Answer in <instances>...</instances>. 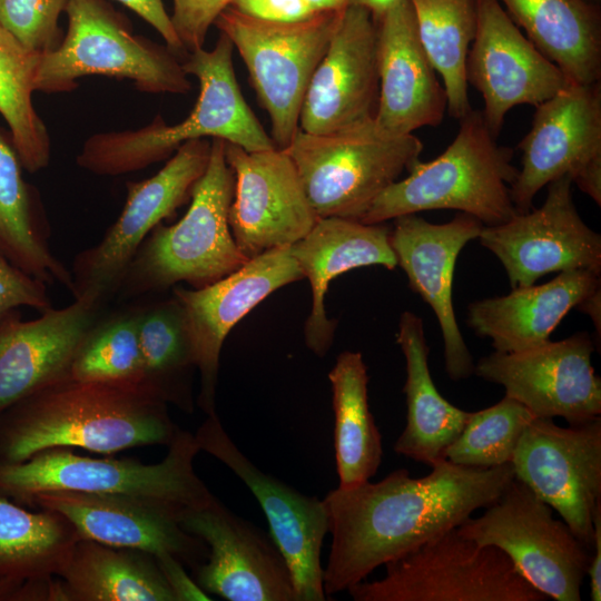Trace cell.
<instances>
[{
	"instance_id": "obj_1",
	"label": "cell",
	"mask_w": 601,
	"mask_h": 601,
	"mask_svg": "<svg viewBox=\"0 0 601 601\" xmlns=\"http://www.w3.org/2000/svg\"><path fill=\"white\" fill-rule=\"evenodd\" d=\"M431 469L423 477L398 469L378 482L337 486L325 495L332 535L323 569L326 597L347 591L376 568L457 528L515 477L512 463L473 467L441 460Z\"/></svg>"
},
{
	"instance_id": "obj_2",
	"label": "cell",
	"mask_w": 601,
	"mask_h": 601,
	"mask_svg": "<svg viewBox=\"0 0 601 601\" xmlns=\"http://www.w3.org/2000/svg\"><path fill=\"white\" fill-rule=\"evenodd\" d=\"M167 403L144 381L55 383L0 414V464L55 447L111 454L169 445L178 426Z\"/></svg>"
},
{
	"instance_id": "obj_3",
	"label": "cell",
	"mask_w": 601,
	"mask_h": 601,
	"mask_svg": "<svg viewBox=\"0 0 601 601\" xmlns=\"http://www.w3.org/2000/svg\"><path fill=\"white\" fill-rule=\"evenodd\" d=\"M234 46L220 32L211 50L187 53L183 68L199 81V95L181 122L167 125L158 115L137 130L91 136L77 157L81 168L101 176L142 169L167 158L188 140L219 138L247 151L276 147L245 101L233 65Z\"/></svg>"
},
{
	"instance_id": "obj_4",
	"label": "cell",
	"mask_w": 601,
	"mask_h": 601,
	"mask_svg": "<svg viewBox=\"0 0 601 601\" xmlns=\"http://www.w3.org/2000/svg\"><path fill=\"white\" fill-rule=\"evenodd\" d=\"M512 158L513 150L497 142L482 111L471 109L447 148L433 160H417L407 177L376 197L359 221L380 224L437 209L469 214L484 226L508 221L518 214L510 194L519 171Z\"/></svg>"
},
{
	"instance_id": "obj_5",
	"label": "cell",
	"mask_w": 601,
	"mask_h": 601,
	"mask_svg": "<svg viewBox=\"0 0 601 601\" xmlns=\"http://www.w3.org/2000/svg\"><path fill=\"white\" fill-rule=\"evenodd\" d=\"M199 451L195 434L180 427L165 459L155 464L130 459H92L67 447L49 449L24 462L0 464V493L26 504L42 492L72 491L197 508L214 496L194 469Z\"/></svg>"
},
{
	"instance_id": "obj_6",
	"label": "cell",
	"mask_w": 601,
	"mask_h": 601,
	"mask_svg": "<svg viewBox=\"0 0 601 601\" xmlns=\"http://www.w3.org/2000/svg\"><path fill=\"white\" fill-rule=\"evenodd\" d=\"M234 188L225 140L213 138L207 168L193 187L188 210L173 226L157 225L130 263L124 278L134 292L164 289L179 282L200 288L248 260L228 223Z\"/></svg>"
},
{
	"instance_id": "obj_7",
	"label": "cell",
	"mask_w": 601,
	"mask_h": 601,
	"mask_svg": "<svg viewBox=\"0 0 601 601\" xmlns=\"http://www.w3.org/2000/svg\"><path fill=\"white\" fill-rule=\"evenodd\" d=\"M422 150L415 135L387 134L374 118L326 134L299 129L286 148L317 216L355 220Z\"/></svg>"
},
{
	"instance_id": "obj_8",
	"label": "cell",
	"mask_w": 601,
	"mask_h": 601,
	"mask_svg": "<svg viewBox=\"0 0 601 601\" xmlns=\"http://www.w3.org/2000/svg\"><path fill=\"white\" fill-rule=\"evenodd\" d=\"M68 30L52 50L40 53L35 91L65 92L77 79L101 75L130 79L149 93H187L191 83L183 60L167 46L136 36L102 0H67Z\"/></svg>"
},
{
	"instance_id": "obj_9",
	"label": "cell",
	"mask_w": 601,
	"mask_h": 601,
	"mask_svg": "<svg viewBox=\"0 0 601 601\" xmlns=\"http://www.w3.org/2000/svg\"><path fill=\"white\" fill-rule=\"evenodd\" d=\"M385 575L347 591L354 601H545L493 545H479L457 528L384 564Z\"/></svg>"
},
{
	"instance_id": "obj_10",
	"label": "cell",
	"mask_w": 601,
	"mask_h": 601,
	"mask_svg": "<svg viewBox=\"0 0 601 601\" xmlns=\"http://www.w3.org/2000/svg\"><path fill=\"white\" fill-rule=\"evenodd\" d=\"M343 10L319 11L296 22H272L227 7L214 23L245 62L259 104L269 115L270 138L277 148L286 149L299 130L307 87Z\"/></svg>"
},
{
	"instance_id": "obj_11",
	"label": "cell",
	"mask_w": 601,
	"mask_h": 601,
	"mask_svg": "<svg viewBox=\"0 0 601 601\" xmlns=\"http://www.w3.org/2000/svg\"><path fill=\"white\" fill-rule=\"evenodd\" d=\"M552 510L514 477L480 518H467L457 531L502 550L548 599L580 601L592 552Z\"/></svg>"
},
{
	"instance_id": "obj_12",
	"label": "cell",
	"mask_w": 601,
	"mask_h": 601,
	"mask_svg": "<svg viewBox=\"0 0 601 601\" xmlns=\"http://www.w3.org/2000/svg\"><path fill=\"white\" fill-rule=\"evenodd\" d=\"M522 167L510 187L518 213L532 208L536 194L570 176L601 205V83H569L535 106L529 132L519 144Z\"/></svg>"
},
{
	"instance_id": "obj_13",
	"label": "cell",
	"mask_w": 601,
	"mask_h": 601,
	"mask_svg": "<svg viewBox=\"0 0 601 601\" xmlns=\"http://www.w3.org/2000/svg\"><path fill=\"white\" fill-rule=\"evenodd\" d=\"M512 465L515 479L555 510L593 552V515L601 506V416L568 427L533 417Z\"/></svg>"
},
{
	"instance_id": "obj_14",
	"label": "cell",
	"mask_w": 601,
	"mask_h": 601,
	"mask_svg": "<svg viewBox=\"0 0 601 601\" xmlns=\"http://www.w3.org/2000/svg\"><path fill=\"white\" fill-rule=\"evenodd\" d=\"M210 147L206 138L188 140L155 176L127 184V200L118 219L100 243L75 259V298L90 295L100 300L124 279L147 234L190 198L207 168Z\"/></svg>"
},
{
	"instance_id": "obj_15",
	"label": "cell",
	"mask_w": 601,
	"mask_h": 601,
	"mask_svg": "<svg viewBox=\"0 0 601 601\" xmlns=\"http://www.w3.org/2000/svg\"><path fill=\"white\" fill-rule=\"evenodd\" d=\"M195 437L200 451L231 470L258 501L289 568L297 601L326 600L321 553L328 518L323 500L259 470L233 442L216 413L207 415Z\"/></svg>"
},
{
	"instance_id": "obj_16",
	"label": "cell",
	"mask_w": 601,
	"mask_h": 601,
	"mask_svg": "<svg viewBox=\"0 0 601 601\" xmlns=\"http://www.w3.org/2000/svg\"><path fill=\"white\" fill-rule=\"evenodd\" d=\"M180 525L208 549L193 572L209 595L227 601H297L287 562L270 534L235 514L215 495L184 509Z\"/></svg>"
},
{
	"instance_id": "obj_17",
	"label": "cell",
	"mask_w": 601,
	"mask_h": 601,
	"mask_svg": "<svg viewBox=\"0 0 601 601\" xmlns=\"http://www.w3.org/2000/svg\"><path fill=\"white\" fill-rule=\"evenodd\" d=\"M572 185L570 176H562L546 185V198L539 208L483 226L480 244L501 262L512 288L533 285L555 272L601 274V236L579 215Z\"/></svg>"
},
{
	"instance_id": "obj_18",
	"label": "cell",
	"mask_w": 601,
	"mask_h": 601,
	"mask_svg": "<svg viewBox=\"0 0 601 601\" xmlns=\"http://www.w3.org/2000/svg\"><path fill=\"white\" fill-rule=\"evenodd\" d=\"M592 338L580 332L520 352H493L474 365L479 377L504 387L505 395L535 417H562L578 425L601 416V380L591 363Z\"/></svg>"
},
{
	"instance_id": "obj_19",
	"label": "cell",
	"mask_w": 601,
	"mask_h": 601,
	"mask_svg": "<svg viewBox=\"0 0 601 601\" xmlns=\"http://www.w3.org/2000/svg\"><path fill=\"white\" fill-rule=\"evenodd\" d=\"M225 158L235 175L228 223L246 258L308 234L319 217L286 149L247 151L225 141Z\"/></svg>"
},
{
	"instance_id": "obj_20",
	"label": "cell",
	"mask_w": 601,
	"mask_h": 601,
	"mask_svg": "<svg viewBox=\"0 0 601 601\" xmlns=\"http://www.w3.org/2000/svg\"><path fill=\"white\" fill-rule=\"evenodd\" d=\"M302 278L289 246H285L249 258L237 270L204 287L174 289L200 375L197 403L206 415L216 413L220 351L230 329L269 294Z\"/></svg>"
},
{
	"instance_id": "obj_21",
	"label": "cell",
	"mask_w": 601,
	"mask_h": 601,
	"mask_svg": "<svg viewBox=\"0 0 601 601\" xmlns=\"http://www.w3.org/2000/svg\"><path fill=\"white\" fill-rule=\"evenodd\" d=\"M466 81L482 95V114L496 138L513 107H535L570 83L560 68L520 31L499 0H477Z\"/></svg>"
},
{
	"instance_id": "obj_22",
	"label": "cell",
	"mask_w": 601,
	"mask_h": 601,
	"mask_svg": "<svg viewBox=\"0 0 601 601\" xmlns=\"http://www.w3.org/2000/svg\"><path fill=\"white\" fill-rule=\"evenodd\" d=\"M68 519L81 539L173 555L193 571L207 558V545L179 522L183 508L155 500L118 494L50 491L28 503Z\"/></svg>"
},
{
	"instance_id": "obj_23",
	"label": "cell",
	"mask_w": 601,
	"mask_h": 601,
	"mask_svg": "<svg viewBox=\"0 0 601 601\" xmlns=\"http://www.w3.org/2000/svg\"><path fill=\"white\" fill-rule=\"evenodd\" d=\"M390 243L397 265L405 272L411 289L430 305L437 318L444 344L445 371L452 381L474 373L472 355L456 322L453 278L460 252L479 237L483 224L459 213L452 220L433 224L416 214L396 217Z\"/></svg>"
},
{
	"instance_id": "obj_24",
	"label": "cell",
	"mask_w": 601,
	"mask_h": 601,
	"mask_svg": "<svg viewBox=\"0 0 601 601\" xmlns=\"http://www.w3.org/2000/svg\"><path fill=\"white\" fill-rule=\"evenodd\" d=\"M377 101L376 24L368 10L349 4L312 76L299 129L326 134L372 119Z\"/></svg>"
},
{
	"instance_id": "obj_25",
	"label": "cell",
	"mask_w": 601,
	"mask_h": 601,
	"mask_svg": "<svg viewBox=\"0 0 601 601\" xmlns=\"http://www.w3.org/2000/svg\"><path fill=\"white\" fill-rule=\"evenodd\" d=\"M374 22L378 71L375 124L395 136L437 126L447 111V98L420 41L410 0H398Z\"/></svg>"
},
{
	"instance_id": "obj_26",
	"label": "cell",
	"mask_w": 601,
	"mask_h": 601,
	"mask_svg": "<svg viewBox=\"0 0 601 601\" xmlns=\"http://www.w3.org/2000/svg\"><path fill=\"white\" fill-rule=\"evenodd\" d=\"M98 303L81 295L32 321H21L12 311L0 316V414L69 377L72 359L92 329Z\"/></svg>"
},
{
	"instance_id": "obj_27",
	"label": "cell",
	"mask_w": 601,
	"mask_h": 601,
	"mask_svg": "<svg viewBox=\"0 0 601 601\" xmlns=\"http://www.w3.org/2000/svg\"><path fill=\"white\" fill-rule=\"evenodd\" d=\"M384 223L364 224L342 217H319L302 239L289 246L304 278L312 288V308L304 328L306 346L324 356L332 346L337 322L328 318L325 295L341 274L365 266L394 269L396 256Z\"/></svg>"
},
{
	"instance_id": "obj_28",
	"label": "cell",
	"mask_w": 601,
	"mask_h": 601,
	"mask_svg": "<svg viewBox=\"0 0 601 601\" xmlns=\"http://www.w3.org/2000/svg\"><path fill=\"white\" fill-rule=\"evenodd\" d=\"M600 287V274L561 272L548 283L471 303L467 324L480 337L490 338L497 352L524 351L549 342L563 317Z\"/></svg>"
},
{
	"instance_id": "obj_29",
	"label": "cell",
	"mask_w": 601,
	"mask_h": 601,
	"mask_svg": "<svg viewBox=\"0 0 601 601\" xmlns=\"http://www.w3.org/2000/svg\"><path fill=\"white\" fill-rule=\"evenodd\" d=\"M396 342L406 364V424L394 451L431 467L444 460L445 450L461 434L471 412L454 406L437 391L428 367L423 322L414 313H402Z\"/></svg>"
},
{
	"instance_id": "obj_30",
	"label": "cell",
	"mask_w": 601,
	"mask_h": 601,
	"mask_svg": "<svg viewBox=\"0 0 601 601\" xmlns=\"http://www.w3.org/2000/svg\"><path fill=\"white\" fill-rule=\"evenodd\" d=\"M55 601H175V597L152 554L81 539L55 578Z\"/></svg>"
},
{
	"instance_id": "obj_31",
	"label": "cell",
	"mask_w": 601,
	"mask_h": 601,
	"mask_svg": "<svg viewBox=\"0 0 601 601\" xmlns=\"http://www.w3.org/2000/svg\"><path fill=\"white\" fill-rule=\"evenodd\" d=\"M570 83L601 78V11L587 0H499Z\"/></svg>"
},
{
	"instance_id": "obj_32",
	"label": "cell",
	"mask_w": 601,
	"mask_h": 601,
	"mask_svg": "<svg viewBox=\"0 0 601 601\" xmlns=\"http://www.w3.org/2000/svg\"><path fill=\"white\" fill-rule=\"evenodd\" d=\"M328 380L338 487H354L376 474L383 457L382 435L368 406V376L362 354L341 353Z\"/></svg>"
},
{
	"instance_id": "obj_33",
	"label": "cell",
	"mask_w": 601,
	"mask_h": 601,
	"mask_svg": "<svg viewBox=\"0 0 601 601\" xmlns=\"http://www.w3.org/2000/svg\"><path fill=\"white\" fill-rule=\"evenodd\" d=\"M79 540L62 514L27 511L0 493V583L22 585L57 577Z\"/></svg>"
},
{
	"instance_id": "obj_34",
	"label": "cell",
	"mask_w": 601,
	"mask_h": 601,
	"mask_svg": "<svg viewBox=\"0 0 601 601\" xmlns=\"http://www.w3.org/2000/svg\"><path fill=\"white\" fill-rule=\"evenodd\" d=\"M420 41L443 81L447 112L460 120L472 107L466 58L476 32L477 0H410Z\"/></svg>"
},
{
	"instance_id": "obj_35",
	"label": "cell",
	"mask_w": 601,
	"mask_h": 601,
	"mask_svg": "<svg viewBox=\"0 0 601 601\" xmlns=\"http://www.w3.org/2000/svg\"><path fill=\"white\" fill-rule=\"evenodd\" d=\"M137 327L144 382L167 404L191 413V376L197 367L179 303L174 297L140 313Z\"/></svg>"
},
{
	"instance_id": "obj_36",
	"label": "cell",
	"mask_w": 601,
	"mask_h": 601,
	"mask_svg": "<svg viewBox=\"0 0 601 601\" xmlns=\"http://www.w3.org/2000/svg\"><path fill=\"white\" fill-rule=\"evenodd\" d=\"M12 147L0 135V250L30 276L45 284L58 280L73 293L72 275L37 230L21 161Z\"/></svg>"
},
{
	"instance_id": "obj_37",
	"label": "cell",
	"mask_w": 601,
	"mask_h": 601,
	"mask_svg": "<svg viewBox=\"0 0 601 601\" xmlns=\"http://www.w3.org/2000/svg\"><path fill=\"white\" fill-rule=\"evenodd\" d=\"M39 59L40 53L0 24V114L22 167L30 173L45 168L50 159L49 135L32 104Z\"/></svg>"
},
{
	"instance_id": "obj_38",
	"label": "cell",
	"mask_w": 601,
	"mask_h": 601,
	"mask_svg": "<svg viewBox=\"0 0 601 601\" xmlns=\"http://www.w3.org/2000/svg\"><path fill=\"white\" fill-rule=\"evenodd\" d=\"M533 413L504 396L496 404L471 412L461 434L447 446L444 460L473 467L512 463L519 441Z\"/></svg>"
},
{
	"instance_id": "obj_39",
	"label": "cell",
	"mask_w": 601,
	"mask_h": 601,
	"mask_svg": "<svg viewBox=\"0 0 601 601\" xmlns=\"http://www.w3.org/2000/svg\"><path fill=\"white\" fill-rule=\"evenodd\" d=\"M69 377L80 382L144 381L137 315L91 329L72 359Z\"/></svg>"
},
{
	"instance_id": "obj_40",
	"label": "cell",
	"mask_w": 601,
	"mask_h": 601,
	"mask_svg": "<svg viewBox=\"0 0 601 601\" xmlns=\"http://www.w3.org/2000/svg\"><path fill=\"white\" fill-rule=\"evenodd\" d=\"M67 0H0V24L27 49L43 53L60 43Z\"/></svg>"
},
{
	"instance_id": "obj_41",
	"label": "cell",
	"mask_w": 601,
	"mask_h": 601,
	"mask_svg": "<svg viewBox=\"0 0 601 601\" xmlns=\"http://www.w3.org/2000/svg\"><path fill=\"white\" fill-rule=\"evenodd\" d=\"M230 2L231 0H173L170 19L187 52L204 47L210 26Z\"/></svg>"
},
{
	"instance_id": "obj_42",
	"label": "cell",
	"mask_w": 601,
	"mask_h": 601,
	"mask_svg": "<svg viewBox=\"0 0 601 601\" xmlns=\"http://www.w3.org/2000/svg\"><path fill=\"white\" fill-rule=\"evenodd\" d=\"M20 306L51 308L43 282L12 264L0 250V316Z\"/></svg>"
},
{
	"instance_id": "obj_43",
	"label": "cell",
	"mask_w": 601,
	"mask_h": 601,
	"mask_svg": "<svg viewBox=\"0 0 601 601\" xmlns=\"http://www.w3.org/2000/svg\"><path fill=\"white\" fill-rule=\"evenodd\" d=\"M228 7L272 22H296L317 13L306 0H231Z\"/></svg>"
},
{
	"instance_id": "obj_44",
	"label": "cell",
	"mask_w": 601,
	"mask_h": 601,
	"mask_svg": "<svg viewBox=\"0 0 601 601\" xmlns=\"http://www.w3.org/2000/svg\"><path fill=\"white\" fill-rule=\"evenodd\" d=\"M154 27L181 60L187 56L161 0H117Z\"/></svg>"
},
{
	"instance_id": "obj_45",
	"label": "cell",
	"mask_w": 601,
	"mask_h": 601,
	"mask_svg": "<svg viewBox=\"0 0 601 601\" xmlns=\"http://www.w3.org/2000/svg\"><path fill=\"white\" fill-rule=\"evenodd\" d=\"M157 563L175 597V601L211 600L194 579H191L184 564L173 555L156 558Z\"/></svg>"
},
{
	"instance_id": "obj_46",
	"label": "cell",
	"mask_w": 601,
	"mask_h": 601,
	"mask_svg": "<svg viewBox=\"0 0 601 601\" xmlns=\"http://www.w3.org/2000/svg\"><path fill=\"white\" fill-rule=\"evenodd\" d=\"M594 548L590 559L587 575L590 579V598L601 600V506L593 515Z\"/></svg>"
},
{
	"instance_id": "obj_47",
	"label": "cell",
	"mask_w": 601,
	"mask_h": 601,
	"mask_svg": "<svg viewBox=\"0 0 601 601\" xmlns=\"http://www.w3.org/2000/svg\"><path fill=\"white\" fill-rule=\"evenodd\" d=\"M601 289H598L592 295H590L587 299H584L577 308L585 314H588L595 326V329H598V337H600V304H601Z\"/></svg>"
},
{
	"instance_id": "obj_48",
	"label": "cell",
	"mask_w": 601,
	"mask_h": 601,
	"mask_svg": "<svg viewBox=\"0 0 601 601\" xmlns=\"http://www.w3.org/2000/svg\"><path fill=\"white\" fill-rule=\"evenodd\" d=\"M398 0H349L348 6H358L370 11L373 20L383 16Z\"/></svg>"
},
{
	"instance_id": "obj_49",
	"label": "cell",
	"mask_w": 601,
	"mask_h": 601,
	"mask_svg": "<svg viewBox=\"0 0 601 601\" xmlns=\"http://www.w3.org/2000/svg\"><path fill=\"white\" fill-rule=\"evenodd\" d=\"M316 11L343 10L348 6L349 0H306Z\"/></svg>"
},
{
	"instance_id": "obj_50",
	"label": "cell",
	"mask_w": 601,
	"mask_h": 601,
	"mask_svg": "<svg viewBox=\"0 0 601 601\" xmlns=\"http://www.w3.org/2000/svg\"><path fill=\"white\" fill-rule=\"evenodd\" d=\"M589 2H592V3H595V4H599L600 3V0H587Z\"/></svg>"
}]
</instances>
